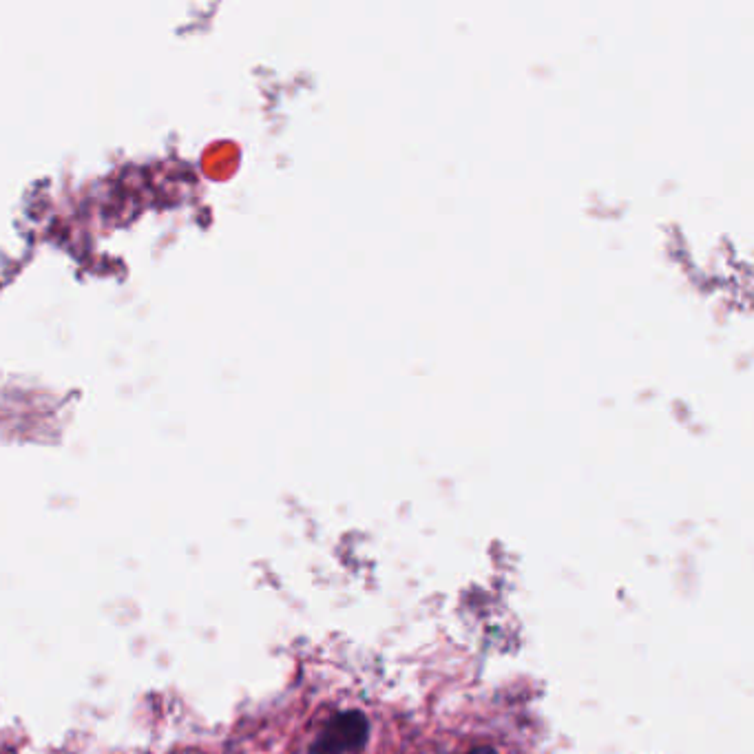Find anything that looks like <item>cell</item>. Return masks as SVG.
Listing matches in <instances>:
<instances>
[{
    "label": "cell",
    "mask_w": 754,
    "mask_h": 754,
    "mask_svg": "<svg viewBox=\"0 0 754 754\" xmlns=\"http://www.w3.org/2000/svg\"><path fill=\"white\" fill-rule=\"evenodd\" d=\"M370 735V721L361 710H341L332 715L317 739L310 743V754H352L359 752Z\"/></svg>",
    "instance_id": "1"
},
{
    "label": "cell",
    "mask_w": 754,
    "mask_h": 754,
    "mask_svg": "<svg viewBox=\"0 0 754 754\" xmlns=\"http://www.w3.org/2000/svg\"><path fill=\"white\" fill-rule=\"evenodd\" d=\"M467 754H498V752L494 748H489V746H478L474 750H469Z\"/></svg>",
    "instance_id": "2"
}]
</instances>
